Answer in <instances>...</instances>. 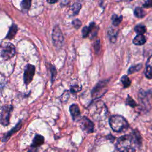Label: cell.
<instances>
[{"instance_id": "1", "label": "cell", "mask_w": 152, "mask_h": 152, "mask_svg": "<svg viewBox=\"0 0 152 152\" xmlns=\"http://www.w3.org/2000/svg\"><path fill=\"white\" fill-rule=\"evenodd\" d=\"M139 144H141V138L138 132H137L134 136L125 135L120 137L115 145L119 152H135L136 147Z\"/></svg>"}, {"instance_id": "28", "label": "cell", "mask_w": 152, "mask_h": 152, "mask_svg": "<svg viewBox=\"0 0 152 152\" xmlns=\"http://www.w3.org/2000/svg\"><path fill=\"white\" fill-rule=\"evenodd\" d=\"M89 28L88 27L85 26L83 30H82V34H83V37L84 38L87 37L88 36H89Z\"/></svg>"}, {"instance_id": "6", "label": "cell", "mask_w": 152, "mask_h": 152, "mask_svg": "<svg viewBox=\"0 0 152 152\" xmlns=\"http://www.w3.org/2000/svg\"><path fill=\"white\" fill-rule=\"evenodd\" d=\"M12 109L11 105H5L2 107L0 114V123L4 126H7L10 123V113Z\"/></svg>"}, {"instance_id": "18", "label": "cell", "mask_w": 152, "mask_h": 152, "mask_svg": "<svg viewBox=\"0 0 152 152\" xmlns=\"http://www.w3.org/2000/svg\"><path fill=\"white\" fill-rule=\"evenodd\" d=\"M134 30L138 33V34H143L146 32V27L142 24H137L135 27Z\"/></svg>"}, {"instance_id": "29", "label": "cell", "mask_w": 152, "mask_h": 152, "mask_svg": "<svg viewBox=\"0 0 152 152\" xmlns=\"http://www.w3.org/2000/svg\"><path fill=\"white\" fill-rule=\"evenodd\" d=\"M69 94H68V92L67 91H65L64 93L61 96V100L62 101H66L67 100V99L69 98Z\"/></svg>"}, {"instance_id": "22", "label": "cell", "mask_w": 152, "mask_h": 152, "mask_svg": "<svg viewBox=\"0 0 152 152\" xmlns=\"http://www.w3.org/2000/svg\"><path fill=\"white\" fill-rule=\"evenodd\" d=\"M141 68V64L134 65V66H132L128 69V74H132L135 72H137V71H139Z\"/></svg>"}, {"instance_id": "33", "label": "cell", "mask_w": 152, "mask_h": 152, "mask_svg": "<svg viewBox=\"0 0 152 152\" xmlns=\"http://www.w3.org/2000/svg\"><path fill=\"white\" fill-rule=\"evenodd\" d=\"M47 2H48V3H50V4H53V3H55V2H57V1H47Z\"/></svg>"}, {"instance_id": "26", "label": "cell", "mask_w": 152, "mask_h": 152, "mask_svg": "<svg viewBox=\"0 0 152 152\" xmlns=\"http://www.w3.org/2000/svg\"><path fill=\"white\" fill-rule=\"evenodd\" d=\"M50 69L51 71V80H52V81H53V80L55 78V77L56 75V70L55 68L52 65H50Z\"/></svg>"}, {"instance_id": "10", "label": "cell", "mask_w": 152, "mask_h": 152, "mask_svg": "<svg viewBox=\"0 0 152 152\" xmlns=\"http://www.w3.org/2000/svg\"><path fill=\"white\" fill-rule=\"evenodd\" d=\"M21 126H22L21 122L20 121L13 128H12L10 131H8L7 134H5L4 135V136L3 137V138L2 139V142L7 141L8 140V139L11 137L12 135H13L15 132H16L18 130H20V129L21 128Z\"/></svg>"}, {"instance_id": "2", "label": "cell", "mask_w": 152, "mask_h": 152, "mask_svg": "<svg viewBox=\"0 0 152 152\" xmlns=\"http://www.w3.org/2000/svg\"><path fill=\"white\" fill-rule=\"evenodd\" d=\"M109 125L112 130L116 132L125 131L129 126L127 121L123 116L118 115H113L110 118Z\"/></svg>"}, {"instance_id": "4", "label": "cell", "mask_w": 152, "mask_h": 152, "mask_svg": "<svg viewBox=\"0 0 152 152\" xmlns=\"http://www.w3.org/2000/svg\"><path fill=\"white\" fill-rule=\"evenodd\" d=\"M53 45L56 48H61L63 45L64 37L62 33L58 26H56L52 31V34Z\"/></svg>"}, {"instance_id": "11", "label": "cell", "mask_w": 152, "mask_h": 152, "mask_svg": "<svg viewBox=\"0 0 152 152\" xmlns=\"http://www.w3.org/2000/svg\"><path fill=\"white\" fill-rule=\"evenodd\" d=\"M44 143V137L41 135H36L33 139L32 143L30 145L31 147L38 148Z\"/></svg>"}, {"instance_id": "5", "label": "cell", "mask_w": 152, "mask_h": 152, "mask_svg": "<svg viewBox=\"0 0 152 152\" xmlns=\"http://www.w3.org/2000/svg\"><path fill=\"white\" fill-rule=\"evenodd\" d=\"M15 54V48L14 46L11 43H7L3 48L1 50V56L4 60H8L12 58Z\"/></svg>"}, {"instance_id": "3", "label": "cell", "mask_w": 152, "mask_h": 152, "mask_svg": "<svg viewBox=\"0 0 152 152\" xmlns=\"http://www.w3.org/2000/svg\"><path fill=\"white\" fill-rule=\"evenodd\" d=\"M90 112H92L93 115L94 117L103 118L107 115V109L102 101L99 100L93 104L90 109Z\"/></svg>"}, {"instance_id": "15", "label": "cell", "mask_w": 152, "mask_h": 152, "mask_svg": "<svg viewBox=\"0 0 152 152\" xmlns=\"http://www.w3.org/2000/svg\"><path fill=\"white\" fill-rule=\"evenodd\" d=\"M17 27L15 24H12L11 26V27H10L9 31H8V34L7 35L6 37L8 39H13L16 33H17Z\"/></svg>"}, {"instance_id": "30", "label": "cell", "mask_w": 152, "mask_h": 152, "mask_svg": "<svg viewBox=\"0 0 152 152\" xmlns=\"http://www.w3.org/2000/svg\"><path fill=\"white\" fill-rule=\"evenodd\" d=\"M142 7L144 8H151L152 7V1H147L143 5Z\"/></svg>"}, {"instance_id": "17", "label": "cell", "mask_w": 152, "mask_h": 152, "mask_svg": "<svg viewBox=\"0 0 152 152\" xmlns=\"http://www.w3.org/2000/svg\"><path fill=\"white\" fill-rule=\"evenodd\" d=\"M31 1L30 0H24L21 2V6L22 11L24 12H26L28 11V10L30 9L31 6Z\"/></svg>"}, {"instance_id": "27", "label": "cell", "mask_w": 152, "mask_h": 152, "mask_svg": "<svg viewBox=\"0 0 152 152\" xmlns=\"http://www.w3.org/2000/svg\"><path fill=\"white\" fill-rule=\"evenodd\" d=\"M72 24L76 29H77V28H79L81 26V22L80 20L75 19L72 21Z\"/></svg>"}, {"instance_id": "7", "label": "cell", "mask_w": 152, "mask_h": 152, "mask_svg": "<svg viewBox=\"0 0 152 152\" xmlns=\"http://www.w3.org/2000/svg\"><path fill=\"white\" fill-rule=\"evenodd\" d=\"M108 81H103L99 82L91 91V96L93 99H97L101 97L106 91V86Z\"/></svg>"}, {"instance_id": "31", "label": "cell", "mask_w": 152, "mask_h": 152, "mask_svg": "<svg viewBox=\"0 0 152 152\" xmlns=\"http://www.w3.org/2000/svg\"><path fill=\"white\" fill-rule=\"evenodd\" d=\"M94 47V50H96V52L99 50V49H100V43H99V40L97 42H95Z\"/></svg>"}, {"instance_id": "9", "label": "cell", "mask_w": 152, "mask_h": 152, "mask_svg": "<svg viewBox=\"0 0 152 152\" xmlns=\"http://www.w3.org/2000/svg\"><path fill=\"white\" fill-rule=\"evenodd\" d=\"M81 127L82 129L87 133H92L94 131V124L87 117L84 116L81 119Z\"/></svg>"}, {"instance_id": "32", "label": "cell", "mask_w": 152, "mask_h": 152, "mask_svg": "<svg viewBox=\"0 0 152 152\" xmlns=\"http://www.w3.org/2000/svg\"><path fill=\"white\" fill-rule=\"evenodd\" d=\"M37 151H38V148L31 147L27 150V152H37Z\"/></svg>"}, {"instance_id": "21", "label": "cell", "mask_w": 152, "mask_h": 152, "mask_svg": "<svg viewBox=\"0 0 152 152\" xmlns=\"http://www.w3.org/2000/svg\"><path fill=\"white\" fill-rule=\"evenodd\" d=\"M122 15L118 16L116 14H113L112 17V24L115 26L119 25L120 24V23L122 21Z\"/></svg>"}, {"instance_id": "20", "label": "cell", "mask_w": 152, "mask_h": 152, "mask_svg": "<svg viewBox=\"0 0 152 152\" xmlns=\"http://www.w3.org/2000/svg\"><path fill=\"white\" fill-rule=\"evenodd\" d=\"M121 81L123 85L124 88H127L129 87L131 84V81L127 75H123L121 78Z\"/></svg>"}, {"instance_id": "25", "label": "cell", "mask_w": 152, "mask_h": 152, "mask_svg": "<svg viewBox=\"0 0 152 152\" xmlns=\"http://www.w3.org/2000/svg\"><path fill=\"white\" fill-rule=\"evenodd\" d=\"M81 89V87L80 86H78V84L74 85L71 86L70 87V91L72 93H75L79 91H80Z\"/></svg>"}, {"instance_id": "8", "label": "cell", "mask_w": 152, "mask_h": 152, "mask_svg": "<svg viewBox=\"0 0 152 152\" xmlns=\"http://www.w3.org/2000/svg\"><path fill=\"white\" fill-rule=\"evenodd\" d=\"M35 73V67L34 65L28 64L24 73V81L26 85H28L32 81L33 76Z\"/></svg>"}, {"instance_id": "14", "label": "cell", "mask_w": 152, "mask_h": 152, "mask_svg": "<svg viewBox=\"0 0 152 152\" xmlns=\"http://www.w3.org/2000/svg\"><path fill=\"white\" fill-rule=\"evenodd\" d=\"M89 35L90 37L92 39L94 37L97 36V31H98V27L94 23H91L90 24L89 26Z\"/></svg>"}, {"instance_id": "13", "label": "cell", "mask_w": 152, "mask_h": 152, "mask_svg": "<svg viewBox=\"0 0 152 152\" xmlns=\"http://www.w3.org/2000/svg\"><path fill=\"white\" fill-rule=\"evenodd\" d=\"M146 42V39L143 34H137L132 40V43L135 45H142Z\"/></svg>"}, {"instance_id": "24", "label": "cell", "mask_w": 152, "mask_h": 152, "mask_svg": "<svg viewBox=\"0 0 152 152\" xmlns=\"http://www.w3.org/2000/svg\"><path fill=\"white\" fill-rule=\"evenodd\" d=\"M126 103L127 105H128L132 107H135L137 106L136 102L129 96H127V98L126 99Z\"/></svg>"}, {"instance_id": "23", "label": "cell", "mask_w": 152, "mask_h": 152, "mask_svg": "<svg viewBox=\"0 0 152 152\" xmlns=\"http://www.w3.org/2000/svg\"><path fill=\"white\" fill-rule=\"evenodd\" d=\"M145 74L147 78L148 79L152 78V66L150 65H147L146 66Z\"/></svg>"}, {"instance_id": "19", "label": "cell", "mask_w": 152, "mask_h": 152, "mask_svg": "<svg viewBox=\"0 0 152 152\" xmlns=\"http://www.w3.org/2000/svg\"><path fill=\"white\" fill-rule=\"evenodd\" d=\"M81 4L78 3V2H76L74 3L71 7V10L73 13L74 15H77L78 14V12H80V10L81 9Z\"/></svg>"}, {"instance_id": "12", "label": "cell", "mask_w": 152, "mask_h": 152, "mask_svg": "<svg viewBox=\"0 0 152 152\" xmlns=\"http://www.w3.org/2000/svg\"><path fill=\"white\" fill-rule=\"evenodd\" d=\"M69 112L74 120H76L80 116V112L77 104H72L69 107Z\"/></svg>"}, {"instance_id": "16", "label": "cell", "mask_w": 152, "mask_h": 152, "mask_svg": "<svg viewBox=\"0 0 152 152\" xmlns=\"http://www.w3.org/2000/svg\"><path fill=\"white\" fill-rule=\"evenodd\" d=\"M134 15L136 17L141 18L145 16L146 12L142 8L138 7H136L134 10Z\"/></svg>"}]
</instances>
